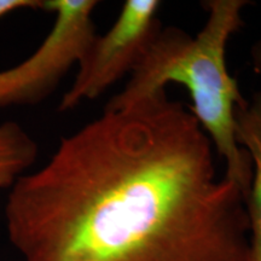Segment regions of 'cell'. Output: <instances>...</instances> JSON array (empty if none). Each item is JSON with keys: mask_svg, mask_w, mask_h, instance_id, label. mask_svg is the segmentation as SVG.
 Here are the masks:
<instances>
[{"mask_svg": "<svg viewBox=\"0 0 261 261\" xmlns=\"http://www.w3.org/2000/svg\"><path fill=\"white\" fill-rule=\"evenodd\" d=\"M252 58L254 69H255L257 73H261V40L259 42H256L253 46Z\"/></svg>", "mask_w": 261, "mask_h": 261, "instance_id": "ba28073f", "label": "cell"}, {"mask_svg": "<svg viewBox=\"0 0 261 261\" xmlns=\"http://www.w3.org/2000/svg\"><path fill=\"white\" fill-rule=\"evenodd\" d=\"M38 158V144L19 123L0 125V189L11 188Z\"/></svg>", "mask_w": 261, "mask_h": 261, "instance_id": "8992f818", "label": "cell"}, {"mask_svg": "<svg viewBox=\"0 0 261 261\" xmlns=\"http://www.w3.org/2000/svg\"><path fill=\"white\" fill-rule=\"evenodd\" d=\"M160 9L159 0H126L109 31L96 34L85 51L74 83L62 98L60 112L99 97L125 75L132 74L162 28Z\"/></svg>", "mask_w": 261, "mask_h": 261, "instance_id": "277c9868", "label": "cell"}, {"mask_svg": "<svg viewBox=\"0 0 261 261\" xmlns=\"http://www.w3.org/2000/svg\"><path fill=\"white\" fill-rule=\"evenodd\" d=\"M238 145L252 161V181L246 196L248 253L246 261H261V92L240 106L234 115Z\"/></svg>", "mask_w": 261, "mask_h": 261, "instance_id": "5b68a950", "label": "cell"}, {"mask_svg": "<svg viewBox=\"0 0 261 261\" xmlns=\"http://www.w3.org/2000/svg\"><path fill=\"white\" fill-rule=\"evenodd\" d=\"M23 261H246V194L167 92L106 110L17 179L5 205Z\"/></svg>", "mask_w": 261, "mask_h": 261, "instance_id": "6da1fadb", "label": "cell"}, {"mask_svg": "<svg viewBox=\"0 0 261 261\" xmlns=\"http://www.w3.org/2000/svg\"><path fill=\"white\" fill-rule=\"evenodd\" d=\"M96 0H45L42 9L55 14L52 29L27 60L0 71V108L42 102L96 37L92 14Z\"/></svg>", "mask_w": 261, "mask_h": 261, "instance_id": "3957f363", "label": "cell"}, {"mask_svg": "<svg viewBox=\"0 0 261 261\" xmlns=\"http://www.w3.org/2000/svg\"><path fill=\"white\" fill-rule=\"evenodd\" d=\"M204 25L195 38L175 27L161 28L128 83L106 110H119L166 92L169 84L188 90L190 112L225 161V177L248 194L252 161L236 139L237 108L246 102L227 68L228 40L244 25L246 0H205Z\"/></svg>", "mask_w": 261, "mask_h": 261, "instance_id": "7a4b0ae2", "label": "cell"}, {"mask_svg": "<svg viewBox=\"0 0 261 261\" xmlns=\"http://www.w3.org/2000/svg\"><path fill=\"white\" fill-rule=\"evenodd\" d=\"M19 9H42L40 0H0V18Z\"/></svg>", "mask_w": 261, "mask_h": 261, "instance_id": "52a82bcc", "label": "cell"}]
</instances>
